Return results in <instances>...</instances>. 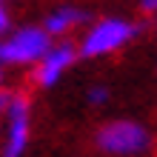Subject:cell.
<instances>
[{
    "instance_id": "1",
    "label": "cell",
    "mask_w": 157,
    "mask_h": 157,
    "mask_svg": "<svg viewBox=\"0 0 157 157\" xmlns=\"http://www.w3.org/2000/svg\"><path fill=\"white\" fill-rule=\"evenodd\" d=\"M97 146L106 154L132 157L151 146V134L146 126L134 123V120H114V123H106L97 132Z\"/></svg>"
},
{
    "instance_id": "2",
    "label": "cell",
    "mask_w": 157,
    "mask_h": 157,
    "mask_svg": "<svg viewBox=\"0 0 157 157\" xmlns=\"http://www.w3.org/2000/svg\"><path fill=\"white\" fill-rule=\"evenodd\" d=\"M140 32V26L120 20V17H109V20H100L89 29V34L80 43V54L86 57H103V54H112L117 49H123L128 40H134V34Z\"/></svg>"
},
{
    "instance_id": "3",
    "label": "cell",
    "mask_w": 157,
    "mask_h": 157,
    "mask_svg": "<svg viewBox=\"0 0 157 157\" xmlns=\"http://www.w3.org/2000/svg\"><path fill=\"white\" fill-rule=\"evenodd\" d=\"M52 49V37L43 29H20L9 40L0 43V63H14V66H26V63H40L46 52Z\"/></svg>"
},
{
    "instance_id": "4",
    "label": "cell",
    "mask_w": 157,
    "mask_h": 157,
    "mask_svg": "<svg viewBox=\"0 0 157 157\" xmlns=\"http://www.w3.org/2000/svg\"><path fill=\"white\" fill-rule=\"evenodd\" d=\"M9 128H6V143H3V157H20L29 146L32 137V120H29V100L26 94H12L9 103Z\"/></svg>"
},
{
    "instance_id": "5",
    "label": "cell",
    "mask_w": 157,
    "mask_h": 157,
    "mask_svg": "<svg viewBox=\"0 0 157 157\" xmlns=\"http://www.w3.org/2000/svg\"><path fill=\"white\" fill-rule=\"evenodd\" d=\"M77 57V52H75V46L71 43H57V46H52L49 52H46V57L37 63V69H34V80L40 83V86H54L60 77H63V71H66L71 63H75Z\"/></svg>"
},
{
    "instance_id": "6",
    "label": "cell",
    "mask_w": 157,
    "mask_h": 157,
    "mask_svg": "<svg viewBox=\"0 0 157 157\" xmlns=\"http://www.w3.org/2000/svg\"><path fill=\"white\" fill-rule=\"evenodd\" d=\"M83 20V12H77V9H57V12H52L49 17H46V26L43 32L49 34H66L71 26H77Z\"/></svg>"
},
{
    "instance_id": "7",
    "label": "cell",
    "mask_w": 157,
    "mask_h": 157,
    "mask_svg": "<svg viewBox=\"0 0 157 157\" xmlns=\"http://www.w3.org/2000/svg\"><path fill=\"white\" fill-rule=\"evenodd\" d=\"M106 100H109L106 86H91V89H89V103H91V106H100V103H106Z\"/></svg>"
},
{
    "instance_id": "8",
    "label": "cell",
    "mask_w": 157,
    "mask_h": 157,
    "mask_svg": "<svg viewBox=\"0 0 157 157\" xmlns=\"http://www.w3.org/2000/svg\"><path fill=\"white\" fill-rule=\"evenodd\" d=\"M9 103H12V94H9V91H0V112H6Z\"/></svg>"
},
{
    "instance_id": "9",
    "label": "cell",
    "mask_w": 157,
    "mask_h": 157,
    "mask_svg": "<svg viewBox=\"0 0 157 157\" xmlns=\"http://www.w3.org/2000/svg\"><path fill=\"white\" fill-rule=\"evenodd\" d=\"M6 29H9V14H6V9L0 6V34H3Z\"/></svg>"
},
{
    "instance_id": "10",
    "label": "cell",
    "mask_w": 157,
    "mask_h": 157,
    "mask_svg": "<svg viewBox=\"0 0 157 157\" xmlns=\"http://www.w3.org/2000/svg\"><path fill=\"white\" fill-rule=\"evenodd\" d=\"M140 9L143 12H157V0H140Z\"/></svg>"
},
{
    "instance_id": "11",
    "label": "cell",
    "mask_w": 157,
    "mask_h": 157,
    "mask_svg": "<svg viewBox=\"0 0 157 157\" xmlns=\"http://www.w3.org/2000/svg\"><path fill=\"white\" fill-rule=\"evenodd\" d=\"M0 83H3V69H0Z\"/></svg>"
}]
</instances>
